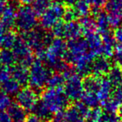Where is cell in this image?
Here are the masks:
<instances>
[{
	"label": "cell",
	"instance_id": "1",
	"mask_svg": "<svg viewBox=\"0 0 122 122\" xmlns=\"http://www.w3.org/2000/svg\"><path fill=\"white\" fill-rule=\"evenodd\" d=\"M40 100L52 114L64 111L69 104V99L62 89L47 88L42 93Z\"/></svg>",
	"mask_w": 122,
	"mask_h": 122
},
{
	"label": "cell",
	"instance_id": "2",
	"mask_svg": "<svg viewBox=\"0 0 122 122\" xmlns=\"http://www.w3.org/2000/svg\"><path fill=\"white\" fill-rule=\"evenodd\" d=\"M30 79L29 84L36 91H40L47 86L49 79L52 75V71L49 66L45 65L42 61L35 58L30 67Z\"/></svg>",
	"mask_w": 122,
	"mask_h": 122
},
{
	"label": "cell",
	"instance_id": "3",
	"mask_svg": "<svg viewBox=\"0 0 122 122\" xmlns=\"http://www.w3.org/2000/svg\"><path fill=\"white\" fill-rule=\"evenodd\" d=\"M67 44L64 39L54 37L50 44L46 48V54L43 62L50 69L56 70L60 64L66 59Z\"/></svg>",
	"mask_w": 122,
	"mask_h": 122
},
{
	"label": "cell",
	"instance_id": "4",
	"mask_svg": "<svg viewBox=\"0 0 122 122\" xmlns=\"http://www.w3.org/2000/svg\"><path fill=\"white\" fill-rule=\"evenodd\" d=\"M37 14L30 5H22L17 8L15 27L22 33H26L36 28L38 22Z\"/></svg>",
	"mask_w": 122,
	"mask_h": 122
},
{
	"label": "cell",
	"instance_id": "5",
	"mask_svg": "<svg viewBox=\"0 0 122 122\" xmlns=\"http://www.w3.org/2000/svg\"><path fill=\"white\" fill-rule=\"evenodd\" d=\"M22 38L35 52L46 48L54 39L51 33H47L44 29L35 28L30 31L24 33Z\"/></svg>",
	"mask_w": 122,
	"mask_h": 122
},
{
	"label": "cell",
	"instance_id": "6",
	"mask_svg": "<svg viewBox=\"0 0 122 122\" xmlns=\"http://www.w3.org/2000/svg\"><path fill=\"white\" fill-rule=\"evenodd\" d=\"M65 6L60 2H52L48 9L40 16V23L44 30H51L63 17Z\"/></svg>",
	"mask_w": 122,
	"mask_h": 122
},
{
	"label": "cell",
	"instance_id": "7",
	"mask_svg": "<svg viewBox=\"0 0 122 122\" xmlns=\"http://www.w3.org/2000/svg\"><path fill=\"white\" fill-rule=\"evenodd\" d=\"M63 91L69 100L77 101L81 99L84 93L83 79H82V77L75 72L66 79Z\"/></svg>",
	"mask_w": 122,
	"mask_h": 122
},
{
	"label": "cell",
	"instance_id": "8",
	"mask_svg": "<svg viewBox=\"0 0 122 122\" xmlns=\"http://www.w3.org/2000/svg\"><path fill=\"white\" fill-rule=\"evenodd\" d=\"M89 51L87 43L85 38L79 37L69 41L67 44V53L66 60L70 65H73L76 61L80 59Z\"/></svg>",
	"mask_w": 122,
	"mask_h": 122
},
{
	"label": "cell",
	"instance_id": "9",
	"mask_svg": "<svg viewBox=\"0 0 122 122\" xmlns=\"http://www.w3.org/2000/svg\"><path fill=\"white\" fill-rule=\"evenodd\" d=\"M12 51L16 58L19 64L30 68L32 65L35 58L33 55V50L28 45L22 37L19 38L12 48Z\"/></svg>",
	"mask_w": 122,
	"mask_h": 122
},
{
	"label": "cell",
	"instance_id": "10",
	"mask_svg": "<svg viewBox=\"0 0 122 122\" xmlns=\"http://www.w3.org/2000/svg\"><path fill=\"white\" fill-rule=\"evenodd\" d=\"M15 101L25 110H33L39 101L37 91L31 87L22 88L15 95Z\"/></svg>",
	"mask_w": 122,
	"mask_h": 122
},
{
	"label": "cell",
	"instance_id": "11",
	"mask_svg": "<svg viewBox=\"0 0 122 122\" xmlns=\"http://www.w3.org/2000/svg\"><path fill=\"white\" fill-rule=\"evenodd\" d=\"M90 108L81 101L67 107L64 110V116L66 122H86Z\"/></svg>",
	"mask_w": 122,
	"mask_h": 122
},
{
	"label": "cell",
	"instance_id": "12",
	"mask_svg": "<svg viewBox=\"0 0 122 122\" xmlns=\"http://www.w3.org/2000/svg\"><path fill=\"white\" fill-rule=\"evenodd\" d=\"M112 65L109 58L103 56L96 57L92 64L91 75L97 77H103L107 75Z\"/></svg>",
	"mask_w": 122,
	"mask_h": 122
},
{
	"label": "cell",
	"instance_id": "13",
	"mask_svg": "<svg viewBox=\"0 0 122 122\" xmlns=\"http://www.w3.org/2000/svg\"><path fill=\"white\" fill-rule=\"evenodd\" d=\"M17 9L13 4L6 5L3 13L0 18V23L6 30H10L15 25Z\"/></svg>",
	"mask_w": 122,
	"mask_h": 122
},
{
	"label": "cell",
	"instance_id": "14",
	"mask_svg": "<svg viewBox=\"0 0 122 122\" xmlns=\"http://www.w3.org/2000/svg\"><path fill=\"white\" fill-rule=\"evenodd\" d=\"M11 77L13 78L20 86H25L30 79V69L20 64L15 65L10 69Z\"/></svg>",
	"mask_w": 122,
	"mask_h": 122
},
{
	"label": "cell",
	"instance_id": "15",
	"mask_svg": "<svg viewBox=\"0 0 122 122\" xmlns=\"http://www.w3.org/2000/svg\"><path fill=\"white\" fill-rule=\"evenodd\" d=\"M84 37L86 43H87L89 51L95 57L101 56V49L103 46V41L101 35L97 32H95V33L86 35Z\"/></svg>",
	"mask_w": 122,
	"mask_h": 122
},
{
	"label": "cell",
	"instance_id": "16",
	"mask_svg": "<svg viewBox=\"0 0 122 122\" xmlns=\"http://www.w3.org/2000/svg\"><path fill=\"white\" fill-rule=\"evenodd\" d=\"M113 89L114 86H112V84L110 82L107 77H101L97 95L101 104L111 97Z\"/></svg>",
	"mask_w": 122,
	"mask_h": 122
},
{
	"label": "cell",
	"instance_id": "17",
	"mask_svg": "<svg viewBox=\"0 0 122 122\" xmlns=\"http://www.w3.org/2000/svg\"><path fill=\"white\" fill-rule=\"evenodd\" d=\"M7 112L12 122H25L28 117L26 110L16 103L12 104L7 110Z\"/></svg>",
	"mask_w": 122,
	"mask_h": 122
},
{
	"label": "cell",
	"instance_id": "18",
	"mask_svg": "<svg viewBox=\"0 0 122 122\" xmlns=\"http://www.w3.org/2000/svg\"><path fill=\"white\" fill-rule=\"evenodd\" d=\"M95 22L97 25V33L101 36L111 31V26L109 23L108 14L107 12L101 11L98 15L95 17Z\"/></svg>",
	"mask_w": 122,
	"mask_h": 122
},
{
	"label": "cell",
	"instance_id": "19",
	"mask_svg": "<svg viewBox=\"0 0 122 122\" xmlns=\"http://www.w3.org/2000/svg\"><path fill=\"white\" fill-rule=\"evenodd\" d=\"M82 34V30L81 24L76 21L66 23L65 27V37L64 39H67L69 41L74 40L76 38L81 37Z\"/></svg>",
	"mask_w": 122,
	"mask_h": 122
},
{
	"label": "cell",
	"instance_id": "20",
	"mask_svg": "<svg viewBox=\"0 0 122 122\" xmlns=\"http://www.w3.org/2000/svg\"><path fill=\"white\" fill-rule=\"evenodd\" d=\"M17 60L12 49H2L0 51V65L11 69Z\"/></svg>",
	"mask_w": 122,
	"mask_h": 122
},
{
	"label": "cell",
	"instance_id": "21",
	"mask_svg": "<svg viewBox=\"0 0 122 122\" xmlns=\"http://www.w3.org/2000/svg\"><path fill=\"white\" fill-rule=\"evenodd\" d=\"M91 4L87 0H79L74 6H73V9L77 18H83L88 17L91 12Z\"/></svg>",
	"mask_w": 122,
	"mask_h": 122
},
{
	"label": "cell",
	"instance_id": "22",
	"mask_svg": "<svg viewBox=\"0 0 122 122\" xmlns=\"http://www.w3.org/2000/svg\"><path fill=\"white\" fill-rule=\"evenodd\" d=\"M107 78L114 88L122 86V68L117 65L112 66L107 73Z\"/></svg>",
	"mask_w": 122,
	"mask_h": 122
},
{
	"label": "cell",
	"instance_id": "23",
	"mask_svg": "<svg viewBox=\"0 0 122 122\" xmlns=\"http://www.w3.org/2000/svg\"><path fill=\"white\" fill-rule=\"evenodd\" d=\"M20 87L21 86L13 78L10 77L1 85V90L11 97L16 95L21 89Z\"/></svg>",
	"mask_w": 122,
	"mask_h": 122
},
{
	"label": "cell",
	"instance_id": "24",
	"mask_svg": "<svg viewBox=\"0 0 122 122\" xmlns=\"http://www.w3.org/2000/svg\"><path fill=\"white\" fill-rule=\"evenodd\" d=\"M80 24H81V27L82 34L84 35V36L88 35L90 34L97 32L95 20L93 19L92 17H90L89 16L88 17L81 18Z\"/></svg>",
	"mask_w": 122,
	"mask_h": 122
},
{
	"label": "cell",
	"instance_id": "25",
	"mask_svg": "<svg viewBox=\"0 0 122 122\" xmlns=\"http://www.w3.org/2000/svg\"><path fill=\"white\" fill-rule=\"evenodd\" d=\"M100 78L93 75L86 76L83 79V86L85 92H91L97 94V89L100 83Z\"/></svg>",
	"mask_w": 122,
	"mask_h": 122
},
{
	"label": "cell",
	"instance_id": "26",
	"mask_svg": "<svg viewBox=\"0 0 122 122\" xmlns=\"http://www.w3.org/2000/svg\"><path fill=\"white\" fill-rule=\"evenodd\" d=\"M81 99V102L84 104L86 107L89 108H96L98 107V105L100 104V99H99L97 95L94 93L91 92H85L83 93Z\"/></svg>",
	"mask_w": 122,
	"mask_h": 122
},
{
	"label": "cell",
	"instance_id": "27",
	"mask_svg": "<svg viewBox=\"0 0 122 122\" xmlns=\"http://www.w3.org/2000/svg\"><path fill=\"white\" fill-rule=\"evenodd\" d=\"M33 112L34 113V115H36L38 117H40L41 120H49L52 117V114L49 110L46 105H45L41 100H39L36 105L33 108Z\"/></svg>",
	"mask_w": 122,
	"mask_h": 122
},
{
	"label": "cell",
	"instance_id": "28",
	"mask_svg": "<svg viewBox=\"0 0 122 122\" xmlns=\"http://www.w3.org/2000/svg\"><path fill=\"white\" fill-rule=\"evenodd\" d=\"M66 79L64 78L62 74L56 72L52 74L47 82L48 88L51 89H62L65 84Z\"/></svg>",
	"mask_w": 122,
	"mask_h": 122
},
{
	"label": "cell",
	"instance_id": "29",
	"mask_svg": "<svg viewBox=\"0 0 122 122\" xmlns=\"http://www.w3.org/2000/svg\"><path fill=\"white\" fill-rule=\"evenodd\" d=\"M17 40L18 37L15 32L12 30H7L4 38H3L1 47H2V49H12Z\"/></svg>",
	"mask_w": 122,
	"mask_h": 122
},
{
	"label": "cell",
	"instance_id": "30",
	"mask_svg": "<svg viewBox=\"0 0 122 122\" xmlns=\"http://www.w3.org/2000/svg\"><path fill=\"white\" fill-rule=\"evenodd\" d=\"M104 9L107 13H122V0H107Z\"/></svg>",
	"mask_w": 122,
	"mask_h": 122
},
{
	"label": "cell",
	"instance_id": "31",
	"mask_svg": "<svg viewBox=\"0 0 122 122\" xmlns=\"http://www.w3.org/2000/svg\"><path fill=\"white\" fill-rule=\"evenodd\" d=\"M50 4V0H34L32 3V7L38 17H40L48 9Z\"/></svg>",
	"mask_w": 122,
	"mask_h": 122
},
{
	"label": "cell",
	"instance_id": "32",
	"mask_svg": "<svg viewBox=\"0 0 122 122\" xmlns=\"http://www.w3.org/2000/svg\"><path fill=\"white\" fill-rule=\"evenodd\" d=\"M103 113L104 112L100 108L96 107L90 110V112L86 117V122H102Z\"/></svg>",
	"mask_w": 122,
	"mask_h": 122
},
{
	"label": "cell",
	"instance_id": "33",
	"mask_svg": "<svg viewBox=\"0 0 122 122\" xmlns=\"http://www.w3.org/2000/svg\"><path fill=\"white\" fill-rule=\"evenodd\" d=\"M65 22L60 21L51 29V34H53L54 37L64 39V37H65Z\"/></svg>",
	"mask_w": 122,
	"mask_h": 122
},
{
	"label": "cell",
	"instance_id": "34",
	"mask_svg": "<svg viewBox=\"0 0 122 122\" xmlns=\"http://www.w3.org/2000/svg\"><path fill=\"white\" fill-rule=\"evenodd\" d=\"M12 104V103L10 96L0 90V112L6 111Z\"/></svg>",
	"mask_w": 122,
	"mask_h": 122
},
{
	"label": "cell",
	"instance_id": "35",
	"mask_svg": "<svg viewBox=\"0 0 122 122\" xmlns=\"http://www.w3.org/2000/svg\"><path fill=\"white\" fill-rule=\"evenodd\" d=\"M111 28H117L122 26V13H107Z\"/></svg>",
	"mask_w": 122,
	"mask_h": 122
},
{
	"label": "cell",
	"instance_id": "36",
	"mask_svg": "<svg viewBox=\"0 0 122 122\" xmlns=\"http://www.w3.org/2000/svg\"><path fill=\"white\" fill-rule=\"evenodd\" d=\"M121 116L117 112H107L103 113L102 122H121Z\"/></svg>",
	"mask_w": 122,
	"mask_h": 122
},
{
	"label": "cell",
	"instance_id": "37",
	"mask_svg": "<svg viewBox=\"0 0 122 122\" xmlns=\"http://www.w3.org/2000/svg\"><path fill=\"white\" fill-rule=\"evenodd\" d=\"M110 98L113 99L115 103H117L119 106L122 104V86L114 88Z\"/></svg>",
	"mask_w": 122,
	"mask_h": 122
},
{
	"label": "cell",
	"instance_id": "38",
	"mask_svg": "<svg viewBox=\"0 0 122 122\" xmlns=\"http://www.w3.org/2000/svg\"><path fill=\"white\" fill-rule=\"evenodd\" d=\"M76 18H77V17H76L73 7L72 8L70 7L65 9V12H64L63 17V20H64L65 23H70V22L76 21Z\"/></svg>",
	"mask_w": 122,
	"mask_h": 122
},
{
	"label": "cell",
	"instance_id": "39",
	"mask_svg": "<svg viewBox=\"0 0 122 122\" xmlns=\"http://www.w3.org/2000/svg\"><path fill=\"white\" fill-rule=\"evenodd\" d=\"M113 58L114 62H115V65L122 68V45H118L115 47Z\"/></svg>",
	"mask_w": 122,
	"mask_h": 122
},
{
	"label": "cell",
	"instance_id": "40",
	"mask_svg": "<svg viewBox=\"0 0 122 122\" xmlns=\"http://www.w3.org/2000/svg\"><path fill=\"white\" fill-rule=\"evenodd\" d=\"M11 77V71L9 68L0 65V86Z\"/></svg>",
	"mask_w": 122,
	"mask_h": 122
},
{
	"label": "cell",
	"instance_id": "41",
	"mask_svg": "<svg viewBox=\"0 0 122 122\" xmlns=\"http://www.w3.org/2000/svg\"><path fill=\"white\" fill-rule=\"evenodd\" d=\"M114 37L116 43L118 45H122V26L115 29L114 32Z\"/></svg>",
	"mask_w": 122,
	"mask_h": 122
},
{
	"label": "cell",
	"instance_id": "42",
	"mask_svg": "<svg viewBox=\"0 0 122 122\" xmlns=\"http://www.w3.org/2000/svg\"><path fill=\"white\" fill-rule=\"evenodd\" d=\"M53 122H66L65 116H64V111L54 114L53 117Z\"/></svg>",
	"mask_w": 122,
	"mask_h": 122
},
{
	"label": "cell",
	"instance_id": "43",
	"mask_svg": "<svg viewBox=\"0 0 122 122\" xmlns=\"http://www.w3.org/2000/svg\"><path fill=\"white\" fill-rule=\"evenodd\" d=\"M0 122H12L7 111L0 112Z\"/></svg>",
	"mask_w": 122,
	"mask_h": 122
},
{
	"label": "cell",
	"instance_id": "44",
	"mask_svg": "<svg viewBox=\"0 0 122 122\" xmlns=\"http://www.w3.org/2000/svg\"><path fill=\"white\" fill-rule=\"evenodd\" d=\"M25 122H43V120H41L40 117H38L36 115H31L27 117Z\"/></svg>",
	"mask_w": 122,
	"mask_h": 122
},
{
	"label": "cell",
	"instance_id": "45",
	"mask_svg": "<svg viewBox=\"0 0 122 122\" xmlns=\"http://www.w3.org/2000/svg\"><path fill=\"white\" fill-rule=\"evenodd\" d=\"M8 30H6V29L3 27V26L0 23V47H1V44H2V42L3 41V38H4V36L5 33L7 32Z\"/></svg>",
	"mask_w": 122,
	"mask_h": 122
},
{
	"label": "cell",
	"instance_id": "46",
	"mask_svg": "<svg viewBox=\"0 0 122 122\" xmlns=\"http://www.w3.org/2000/svg\"><path fill=\"white\" fill-rule=\"evenodd\" d=\"M5 6H6L5 0H0V18H1V17H2Z\"/></svg>",
	"mask_w": 122,
	"mask_h": 122
},
{
	"label": "cell",
	"instance_id": "47",
	"mask_svg": "<svg viewBox=\"0 0 122 122\" xmlns=\"http://www.w3.org/2000/svg\"><path fill=\"white\" fill-rule=\"evenodd\" d=\"M79 0H63V2L68 6H74Z\"/></svg>",
	"mask_w": 122,
	"mask_h": 122
},
{
	"label": "cell",
	"instance_id": "48",
	"mask_svg": "<svg viewBox=\"0 0 122 122\" xmlns=\"http://www.w3.org/2000/svg\"><path fill=\"white\" fill-rule=\"evenodd\" d=\"M34 0H20V2L22 3V5H30L33 2Z\"/></svg>",
	"mask_w": 122,
	"mask_h": 122
},
{
	"label": "cell",
	"instance_id": "49",
	"mask_svg": "<svg viewBox=\"0 0 122 122\" xmlns=\"http://www.w3.org/2000/svg\"><path fill=\"white\" fill-rule=\"evenodd\" d=\"M118 114L120 115V116L122 117V104L120 106V107H119V109H118Z\"/></svg>",
	"mask_w": 122,
	"mask_h": 122
},
{
	"label": "cell",
	"instance_id": "50",
	"mask_svg": "<svg viewBox=\"0 0 122 122\" xmlns=\"http://www.w3.org/2000/svg\"><path fill=\"white\" fill-rule=\"evenodd\" d=\"M8 1H15V0H8Z\"/></svg>",
	"mask_w": 122,
	"mask_h": 122
},
{
	"label": "cell",
	"instance_id": "51",
	"mask_svg": "<svg viewBox=\"0 0 122 122\" xmlns=\"http://www.w3.org/2000/svg\"><path fill=\"white\" fill-rule=\"evenodd\" d=\"M121 122H122V118H121Z\"/></svg>",
	"mask_w": 122,
	"mask_h": 122
},
{
	"label": "cell",
	"instance_id": "52",
	"mask_svg": "<svg viewBox=\"0 0 122 122\" xmlns=\"http://www.w3.org/2000/svg\"><path fill=\"white\" fill-rule=\"evenodd\" d=\"M53 1H54V2H55V1H56V0H53Z\"/></svg>",
	"mask_w": 122,
	"mask_h": 122
}]
</instances>
